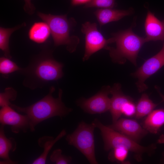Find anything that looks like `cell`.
<instances>
[{"label":"cell","mask_w":164,"mask_h":164,"mask_svg":"<svg viewBox=\"0 0 164 164\" xmlns=\"http://www.w3.org/2000/svg\"><path fill=\"white\" fill-rule=\"evenodd\" d=\"M55 90L54 87H51L47 95L28 107H22L10 104V106L18 112L23 113L28 116L31 131H34L35 126L45 120L57 116L62 118L72 111V109L66 107L62 101L63 91L61 89H59L57 98L53 97L52 94Z\"/></svg>","instance_id":"obj_1"},{"label":"cell","mask_w":164,"mask_h":164,"mask_svg":"<svg viewBox=\"0 0 164 164\" xmlns=\"http://www.w3.org/2000/svg\"><path fill=\"white\" fill-rule=\"evenodd\" d=\"M63 65L49 56L39 57L32 61L19 71L25 76L23 84L31 89L42 87L48 83L57 80L63 75Z\"/></svg>","instance_id":"obj_2"},{"label":"cell","mask_w":164,"mask_h":164,"mask_svg":"<svg viewBox=\"0 0 164 164\" xmlns=\"http://www.w3.org/2000/svg\"><path fill=\"white\" fill-rule=\"evenodd\" d=\"M112 36L113 43H115L116 47L108 46L105 49L109 51L112 61L123 64L127 60L136 66L138 53L146 42L145 38L135 34L131 27L114 33Z\"/></svg>","instance_id":"obj_3"},{"label":"cell","mask_w":164,"mask_h":164,"mask_svg":"<svg viewBox=\"0 0 164 164\" xmlns=\"http://www.w3.org/2000/svg\"><path fill=\"white\" fill-rule=\"evenodd\" d=\"M95 128L100 130L104 143V149L106 151L116 147H122L134 154L135 160L138 162L142 160L143 154L152 155L157 149L155 144L143 146L132 139L102 124L98 119L92 122Z\"/></svg>","instance_id":"obj_4"},{"label":"cell","mask_w":164,"mask_h":164,"mask_svg":"<svg viewBox=\"0 0 164 164\" xmlns=\"http://www.w3.org/2000/svg\"><path fill=\"white\" fill-rule=\"evenodd\" d=\"M37 15L48 25L55 46L66 45L70 53L76 50L79 39L77 36L70 35L74 19H68L66 15H54L41 12H38Z\"/></svg>","instance_id":"obj_5"},{"label":"cell","mask_w":164,"mask_h":164,"mask_svg":"<svg viewBox=\"0 0 164 164\" xmlns=\"http://www.w3.org/2000/svg\"><path fill=\"white\" fill-rule=\"evenodd\" d=\"M95 128L92 123L88 124L82 121L76 129L66 138L68 144L78 149L91 164H98L95 152L94 131Z\"/></svg>","instance_id":"obj_6"},{"label":"cell","mask_w":164,"mask_h":164,"mask_svg":"<svg viewBox=\"0 0 164 164\" xmlns=\"http://www.w3.org/2000/svg\"><path fill=\"white\" fill-rule=\"evenodd\" d=\"M81 31L85 35V52L83 61L87 60L94 53L102 49H105L112 43L111 38L106 39L98 30L96 23L86 22L83 24Z\"/></svg>","instance_id":"obj_7"},{"label":"cell","mask_w":164,"mask_h":164,"mask_svg":"<svg viewBox=\"0 0 164 164\" xmlns=\"http://www.w3.org/2000/svg\"><path fill=\"white\" fill-rule=\"evenodd\" d=\"M164 66V43L162 49L157 54L146 60L132 75L137 78L136 85L139 92L145 90L148 87L145 83L150 76Z\"/></svg>","instance_id":"obj_8"},{"label":"cell","mask_w":164,"mask_h":164,"mask_svg":"<svg viewBox=\"0 0 164 164\" xmlns=\"http://www.w3.org/2000/svg\"><path fill=\"white\" fill-rule=\"evenodd\" d=\"M111 87H104L93 96L79 100L78 104L84 111L91 114H101L109 110L111 99L108 97Z\"/></svg>","instance_id":"obj_9"},{"label":"cell","mask_w":164,"mask_h":164,"mask_svg":"<svg viewBox=\"0 0 164 164\" xmlns=\"http://www.w3.org/2000/svg\"><path fill=\"white\" fill-rule=\"evenodd\" d=\"M0 122L2 125L11 126L12 132L15 133L20 131L25 132L30 128L28 116L19 113L10 105L2 107L0 110Z\"/></svg>","instance_id":"obj_10"},{"label":"cell","mask_w":164,"mask_h":164,"mask_svg":"<svg viewBox=\"0 0 164 164\" xmlns=\"http://www.w3.org/2000/svg\"><path fill=\"white\" fill-rule=\"evenodd\" d=\"M108 126L138 143L149 133L137 121L132 119H119Z\"/></svg>","instance_id":"obj_11"},{"label":"cell","mask_w":164,"mask_h":164,"mask_svg":"<svg viewBox=\"0 0 164 164\" xmlns=\"http://www.w3.org/2000/svg\"><path fill=\"white\" fill-rule=\"evenodd\" d=\"M144 28L146 42L164 40V20H159L149 10L147 12Z\"/></svg>","instance_id":"obj_12"},{"label":"cell","mask_w":164,"mask_h":164,"mask_svg":"<svg viewBox=\"0 0 164 164\" xmlns=\"http://www.w3.org/2000/svg\"><path fill=\"white\" fill-rule=\"evenodd\" d=\"M121 85L115 84L110 88V94L112 95L111 99L109 111L113 123L118 120L122 114V109L124 104L128 101L133 100L130 97L124 94L121 89Z\"/></svg>","instance_id":"obj_13"},{"label":"cell","mask_w":164,"mask_h":164,"mask_svg":"<svg viewBox=\"0 0 164 164\" xmlns=\"http://www.w3.org/2000/svg\"><path fill=\"white\" fill-rule=\"evenodd\" d=\"M133 12V10L131 8L127 10L106 8L98 9L94 14L101 27L110 22L118 21L125 16L132 15Z\"/></svg>","instance_id":"obj_14"},{"label":"cell","mask_w":164,"mask_h":164,"mask_svg":"<svg viewBox=\"0 0 164 164\" xmlns=\"http://www.w3.org/2000/svg\"><path fill=\"white\" fill-rule=\"evenodd\" d=\"M164 125V109L153 110L143 121L142 127L152 134L158 133Z\"/></svg>","instance_id":"obj_15"},{"label":"cell","mask_w":164,"mask_h":164,"mask_svg":"<svg viewBox=\"0 0 164 164\" xmlns=\"http://www.w3.org/2000/svg\"><path fill=\"white\" fill-rule=\"evenodd\" d=\"M51 33L50 27L45 22L33 23L28 32V37L32 41L39 44L45 42Z\"/></svg>","instance_id":"obj_16"},{"label":"cell","mask_w":164,"mask_h":164,"mask_svg":"<svg viewBox=\"0 0 164 164\" xmlns=\"http://www.w3.org/2000/svg\"><path fill=\"white\" fill-rule=\"evenodd\" d=\"M16 143L14 139L12 138H7L4 131V125H1L0 129V157L3 161H0V164H14L9 156V151H12L16 149Z\"/></svg>","instance_id":"obj_17"},{"label":"cell","mask_w":164,"mask_h":164,"mask_svg":"<svg viewBox=\"0 0 164 164\" xmlns=\"http://www.w3.org/2000/svg\"><path fill=\"white\" fill-rule=\"evenodd\" d=\"M66 134V131L63 129L55 138L52 137L46 136L39 138L38 140V144L40 147L43 149V152L39 156L33 161L32 164H45L48 155L52 147Z\"/></svg>","instance_id":"obj_18"},{"label":"cell","mask_w":164,"mask_h":164,"mask_svg":"<svg viewBox=\"0 0 164 164\" xmlns=\"http://www.w3.org/2000/svg\"><path fill=\"white\" fill-rule=\"evenodd\" d=\"M158 105L153 103L147 94H142L136 105L135 118L140 119L148 115Z\"/></svg>","instance_id":"obj_19"},{"label":"cell","mask_w":164,"mask_h":164,"mask_svg":"<svg viewBox=\"0 0 164 164\" xmlns=\"http://www.w3.org/2000/svg\"><path fill=\"white\" fill-rule=\"evenodd\" d=\"M25 26V23L11 28H0V49L5 56L11 58L9 47V39L12 34L15 30Z\"/></svg>","instance_id":"obj_20"},{"label":"cell","mask_w":164,"mask_h":164,"mask_svg":"<svg viewBox=\"0 0 164 164\" xmlns=\"http://www.w3.org/2000/svg\"><path fill=\"white\" fill-rule=\"evenodd\" d=\"M111 150L108 155L109 161L121 164L129 163L125 161L129 152L128 150L122 147L114 148Z\"/></svg>","instance_id":"obj_21"},{"label":"cell","mask_w":164,"mask_h":164,"mask_svg":"<svg viewBox=\"0 0 164 164\" xmlns=\"http://www.w3.org/2000/svg\"><path fill=\"white\" fill-rule=\"evenodd\" d=\"M10 59L5 56L0 58V73L2 75L6 76L21 69Z\"/></svg>","instance_id":"obj_22"},{"label":"cell","mask_w":164,"mask_h":164,"mask_svg":"<svg viewBox=\"0 0 164 164\" xmlns=\"http://www.w3.org/2000/svg\"><path fill=\"white\" fill-rule=\"evenodd\" d=\"M17 92L13 88H6L4 92L0 94V106L2 107L10 105V101L15 100L17 97Z\"/></svg>","instance_id":"obj_23"},{"label":"cell","mask_w":164,"mask_h":164,"mask_svg":"<svg viewBox=\"0 0 164 164\" xmlns=\"http://www.w3.org/2000/svg\"><path fill=\"white\" fill-rule=\"evenodd\" d=\"M115 0H91L86 3L84 7L85 8L97 7L100 9H112L115 5Z\"/></svg>","instance_id":"obj_24"},{"label":"cell","mask_w":164,"mask_h":164,"mask_svg":"<svg viewBox=\"0 0 164 164\" xmlns=\"http://www.w3.org/2000/svg\"><path fill=\"white\" fill-rule=\"evenodd\" d=\"M62 151L60 149L54 150L50 155V161L56 164H67L70 163L72 160L71 158L62 155Z\"/></svg>","instance_id":"obj_25"},{"label":"cell","mask_w":164,"mask_h":164,"mask_svg":"<svg viewBox=\"0 0 164 164\" xmlns=\"http://www.w3.org/2000/svg\"><path fill=\"white\" fill-rule=\"evenodd\" d=\"M122 114L128 117L135 116L136 112V105L133 100L127 102L124 105L122 109Z\"/></svg>","instance_id":"obj_26"},{"label":"cell","mask_w":164,"mask_h":164,"mask_svg":"<svg viewBox=\"0 0 164 164\" xmlns=\"http://www.w3.org/2000/svg\"><path fill=\"white\" fill-rule=\"evenodd\" d=\"M25 4L24 6L25 11L30 15L33 14L35 9L32 3L31 0H24Z\"/></svg>","instance_id":"obj_27"},{"label":"cell","mask_w":164,"mask_h":164,"mask_svg":"<svg viewBox=\"0 0 164 164\" xmlns=\"http://www.w3.org/2000/svg\"><path fill=\"white\" fill-rule=\"evenodd\" d=\"M91 0H71V3L73 6L86 4Z\"/></svg>","instance_id":"obj_28"},{"label":"cell","mask_w":164,"mask_h":164,"mask_svg":"<svg viewBox=\"0 0 164 164\" xmlns=\"http://www.w3.org/2000/svg\"><path fill=\"white\" fill-rule=\"evenodd\" d=\"M157 143L158 144H164V134L161 135L158 139Z\"/></svg>","instance_id":"obj_29"},{"label":"cell","mask_w":164,"mask_h":164,"mask_svg":"<svg viewBox=\"0 0 164 164\" xmlns=\"http://www.w3.org/2000/svg\"><path fill=\"white\" fill-rule=\"evenodd\" d=\"M160 162L162 164H164V152L162 153V156L160 160Z\"/></svg>","instance_id":"obj_30"},{"label":"cell","mask_w":164,"mask_h":164,"mask_svg":"<svg viewBox=\"0 0 164 164\" xmlns=\"http://www.w3.org/2000/svg\"><path fill=\"white\" fill-rule=\"evenodd\" d=\"M159 93L160 96L162 99L163 101H164V95L162 94L159 92Z\"/></svg>","instance_id":"obj_31"}]
</instances>
